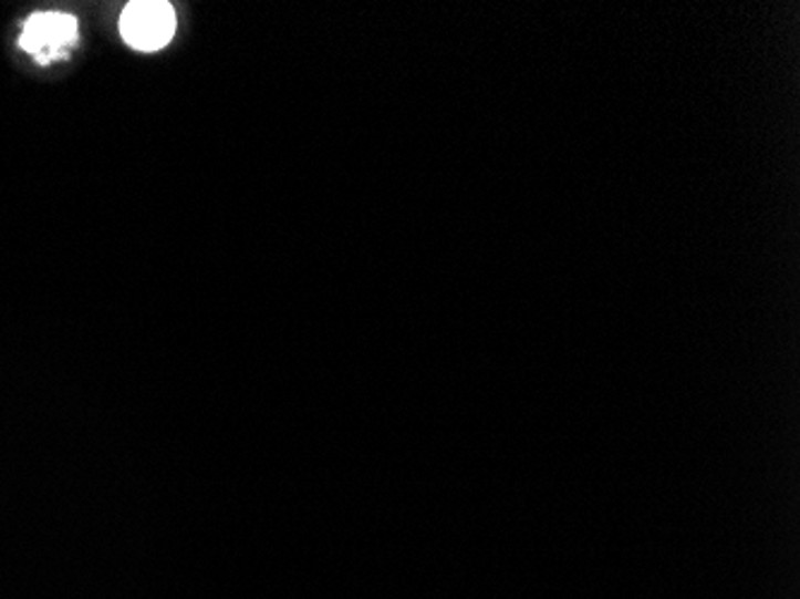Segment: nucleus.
Listing matches in <instances>:
<instances>
[{
    "instance_id": "obj_2",
    "label": "nucleus",
    "mask_w": 800,
    "mask_h": 599,
    "mask_svg": "<svg viewBox=\"0 0 800 599\" xmlns=\"http://www.w3.org/2000/svg\"><path fill=\"white\" fill-rule=\"evenodd\" d=\"M176 10L164 0H137L121 14V37L137 51H158L176 34Z\"/></svg>"
},
{
    "instance_id": "obj_1",
    "label": "nucleus",
    "mask_w": 800,
    "mask_h": 599,
    "mask_svg": "<svg viewBox=\"0 0 800 599\" xmlns=\"http://www.w3.org/2000/svg\"><path fill=\"white\" fill-rule=\"evenodd\" d=\"M80 22L67 12H34L22 27L20 49L34 58L39 65L63 61L77 47Z\"/></svg>"
}]
</instances>
